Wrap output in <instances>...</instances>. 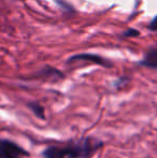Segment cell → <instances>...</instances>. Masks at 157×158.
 Here are the masks:
<instances>
[{"instance_id":"6da1fadb","label":"cell","mask_w":157,"mask_h":158,"mask_svg":"<svg viewBox=\"0 0 157 158\" xmlns=\"http://www.w3.org/2000/svg\"><path fill=\"white\" fill-rule=\"evenodd\" d=\"M105 142L94 137L69 140L64 145H51L42 151L43 158H92L103 148Z\"/></svg>"},{"instance_id":"7a4b0ae2","label":"cell","mask_w":157,"mask_h":158,"mask_svg":"<svg viewBox=\"0 0 157 158\" xmlns=\"http://www.w3.org/2000/svg\"><path fill=\"white\" fill-rule=\"evenodd\" d=\"M0 154L2 158H23L30 155L28 151L8 139H0Z\"/></svg>"},{"instance_id":"3957f363","label":"cell","mask_w":157,"mask_h":158,"mask_svg":"<svg viewBox=\"0 0 157 158\" xmlns=\"http://www.w3.org/2000/svg\"><path fill=\"white\" fill-rule=\"evenodd\" d=\"M64 79H65V74L59 69L51 66H45L40 69L38 72L32 74L30 77H28L27 80H43V81L58 82Z\"/></svg>"},{"instance_id":"277c9868","label":"cell","mask_w":157,"mask_h":158,"mask_svg":"<svg viewBox=\"0 0 157 158\" xmlns=\"http://www.w3.org/2000/svg\"><path fill=\"white\" fill-rule=\"evenodd\" d=\"M73 61H88V63L98 64V66L105 67V68H112L113 67V64L109 59H105L102 56H99V55L96 54H90V53L73 55V56L68 58L67 63L70 64V63H73Z\"/></svg>"},{"instance_id":"5b68a950","label":"cell","mask_w":157,"mask_h":158,"mask_svg":"<svg viewBox=\"0 0 157 158\" xmlns=\"http://www.w3.org/2000/svg\"><path fill=\"white\" fill-rule=\"evenodd\" d=\"M139 64L145 68L157 70V46L151 48L147 53L142 60L139 61Z\"/></svg>"},{"instance_id":"8992f818","label":"cell","mask_w":157,"mask_h":158,"mask_svg":"<svg viewBox=\"0 0 157 158\" xmlns=\"http://www.w3.org/2000/svg\"><path fill=\"white\" fill-rule=\"evenodd\" d=\"M27 108L34 113V115L39 119L45 121V108L38 101H29L27 102Z\"/></svg>"},{"instance_id":"52a82bcc","label":"cell","mask_w":157,"mask_h":158,"mask_svg":"<svg viewBox=\"0 0 157 158\" xmlns=\"http://www.w3.org/2000/svg\"><path fill=\"white\" fill-rule=\"evenodd\" d=\"M129 81H130V77H125V75H124V77H118V79L114 82L113 85H114V87H115L116 89H121V88H123L126 84L129 83Z\"/></svg>"},{"instance_id":"ba28073f","label":"cell","mask_w":157,"mask_h":158,"mask_svg":"<svg viewBox=\"0 0 157 158\" xmlns=\"http://www.w3.org/2000/svg\"><path fill=\"white\" fill-rule=\"evenodd\" d=\"M139 35H140V32H139L137 29H134V28H129V29H127L126 31H124L123 33H122V35L125 37V38L138 37Z\"/></svg>"},{"instance_id":"9c48e42d","label":"cell","mask_w":157,"mask_h":158,"mask_svg":"<svg viewBox=\"0 0 157 158\" xmlns=\"http://www.w3.org/2000/svg\"><path fill=\"white\" fill-rule=\"evenodd\" d=\"M147 28H149L150 30H152V31H156V30H157V15L154 17L153 19H152L151 22H150Z\"/></svg>"},{"instance_id":"30bf717a","label":"cell","mask_w":157,"mask_h":158,"mask_svg":"<svg viewBox=\"0 0 157 158\" xmlns=\"http://www.w3.org/2000/svg\"><path fill=\"white\" fill-rule=\"evenodd\" d=\"M0 158H2V156H1V154H0Z\"/></svg>"}]
</instances>
